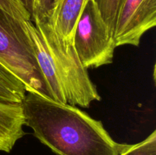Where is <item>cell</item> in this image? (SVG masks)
<instances>
[{"mask_svg":"<svg viewBox=\"0 0 156 155\" xmlns=\"http://www.w3.org/2000/svg\"><path fill=\"white\" fill-rule=\"evenodd\" d=\"M156 25V0H121L114 31L116 46H139L141 38Z\"/></svg>","mask_w":156,"mask_h":155,"instance_id":"277c9868","label":"cell"},{"mask_svg":"<svg viewBox=\"0 0 156 155\" xmlns=\"http://www.w3.org/2000/svg\"><path fill=\"white\" fill-rule=\"evenodd\" d=\"M108 30L114 36L117 14L121 0H92Z\"/></svg>","mask_w":156,"mask_h":155,"instance_id":"9c48e42d","label":"cell"},{"mask_svg":"<svg viewBox=\"0 0 156 155\" xmlns=\"http://www.w3.org/2000/svg\"><path fill=\"white\" fill-rule=\"evenodd\" d=\"M120 155H156V131L137 144H126Z\"/></svg>","mask_w":156,"mask_h":155,"instance_id":"30bf717a","label":"cell"},{"mask_svg":"<svg viewBox=\"0 0 156 155\" xmlns=\"http://www.w3.org/2000/svg\"><path fill=\"white\" fill-rule=\"evenodd\" d=\"M73 43L79 60L86 69L113 62L117 47L114 36L92 0L87 2L78 20Z\"/></svg>","mask_w":156,"mask_h":155,"instance_id":"3957f363","label":"cell"},{"mask_svg":"<svg viewBox=\"0 0 156 155\" xmlns=\"http://www.w3.org/2000/svg\"><path fill=\"white\" fill-rule=\"evenodd\" d=\"M0 9L21 21H30V15L21 0H0Z\"/></svg>","mask_w":156,"mask_h":155,"instance_id":"8fae6325","label":"cell"},{"mask_svg":"<svg viewBox=\"0 0 156 155\" xmlns=\"http://www.w3.org/2000/svg\"><path fill=\"white\" fill-rule=\"evenodd\" d=\"M22 104L0 101V151L9 153L24 135Z\"/></svg>","mask_w":156,"mask_h":155,"instance_id":"52a82bcc","label":"cell"},{"mask_svg":"<svg viewBox=\"0 0 156 155\" xmlns=\"http://www.w3.org/2000/svg\"><path fill=\"white\" fill-rule=\"evenodd\" d=\"M25 26L31 38L38 66L47 84L50 99L59 103H67L63 85L41 33L31 21H25Z\"/></svg>","mask_w":156,"mask_h":155,"instance_id":"5b68a950","label":"cell"},{"mask_svg":"<svg viewBox=\"0 0 156 155\" xmlns=\"http://www.w3.org/2000/svg\"><path fill=\"white\" fill-rule=\"evenodd\" d=\"M0 64L18 77L27 92L50 99L47 84L38 66L25 21L0 9Z\"/></svg>","mask_w":156,"mask_h":155,"instance_id":"7a4b0ae2","label":"cell"},{"mask_svg":"<svg viewBox=\"0 0 156 155\" xmlns=\"http://www.w3.org/2000/svg\"><path fill=\"white\" fill-rule=\"evenodd\" d=\"M21 104L24 126L57 155H120L126 145L114 141L101 121L74 105L32 92Z\"/></svg>","mask_w":156,"mask_h":155,"instance_id":"6da1fadb","label":"cell"},{"mask_svg":"<svg viewBox=\"0 0 156 155\" xmlns=\"http://www.w3.org/2000/svg\"><path fill=\"white\" fill-rule=\"evenodd\" d=\"M27 94L25 85L0 64V101L21 103Z\"/></svg>","mask_w":156,"mask_h":155,"instance_id":"ba28073f","label":"cell"},{"mask_svg":"<svg viewBox=\"0 0 156 155\" xmlns=\"http://www.w3.org/2000/svg\"><path fill=\"white\" fill-rule=\"evenodd\" d=\"M88 0H53L50 18L59 39L67 47L74 49L76 24Z\"/></svg>","mask_w":156,"mask_h":155,"instance_id":"8992f818","label":"cell"},{"mask_svg":"<svg viewBox=\"0 0 156 155\" xmlns=\"http://www.w3.org/2000/svg\"><path fill=\"white\" fill-rule=\"evenodd\" d=\"M30 16L37 12L51 9L53 0H21Z\"/></svg>","mask_w":156,"mask_h":155,"instance_id":"7c38bea8","label":"cell"}]
</instances>
